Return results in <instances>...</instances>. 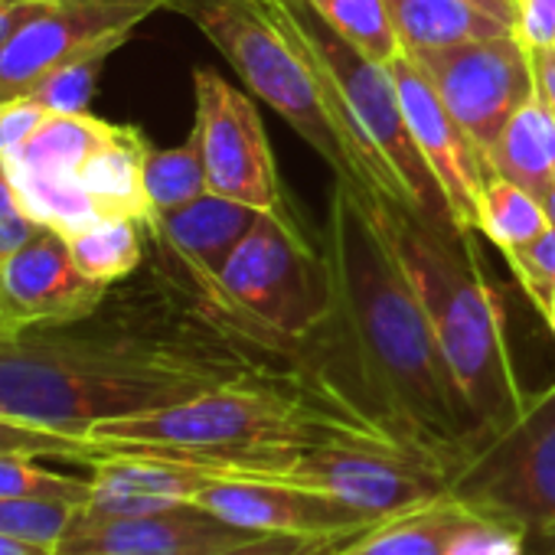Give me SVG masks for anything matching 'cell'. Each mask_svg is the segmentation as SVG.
<instances>
[{
    "label": "cell",
    "mask_w": 555,
    "mask_h": 555,
    "mask_svg": "<svg viewBox=\"0 0 555 555\" xmlns=\"http://www.w3.org/2000/svg\"><path fill=\"white\" fill-rule=\"evenodd\" d=\"M353 535H340V539H318V542H311L305 552H298V555H340L344 552V545L350 542Z\"/></svg>",
    "instance_id": "ab89813d"
},
{
    "label": "cell",
    "mask_w": 555,
    "mask_h": 555,
    "mask_svg": "<svg viewBox=\"0 0 555 555\" xmlns=\"http://www.w3.org/2000/svg\"><path fill=\"white\" fill-rule=\"evenodd\" d=\"M144 151L147 138L138 128L118 125L115 134L82 167L79 180L102 209V216H128L151 229L157 212L144 190Z\"/></svg>",
    "instance_id": "ac0fdd59"
},
{
    "label": "cell",
    "mask_w": 555,
    "mask_h": 555,
    "mask_svg": "<svg viewBox=\"0 0 555 555\" xmlns=\"http://www.w3.org/2000/svg\"><path fill=\"white\" fill-rule=\"evenodd\" d=\"M112 285H99L76 264L66 235L40 229L14 255L0 258V308L8 327L63 324L89 314Z\"/></svg>",
    "instance_id": "5bb4252c"
},
{
    "label": "cell",
    "mask_w": 555,
    "mask_h": 555,
    "mask_svg": "<svg viewBox=\"0 0 555 555\" xmlns=\"http://www.w3.org/2000/svg\"><path fill=\"white\" fill-rule=\"evenodd\" d=\"M513 34L526 50L555 47V0H519Z\"/></svg>",
    "instance_id": "836d02e7"
},
{
    "label": "cell",
    "mask_w": 555,
    "mask_h": 555,
    "mask_svg": "<svg viewBox=\"0 0 555 555\" xmlns=\"http://www.w3.org/2000/svg\"><path fill=\"white\" fill-rule=\"evenodd\" d=\"M542 318H545V324H548V331H552V337H555V301L542 311Z\"/></svg>",
    "instance_id": "b9f144b4"
},
{
    "label": "cell",
    "mask_w": 555,
    "mask_h": 555,
    "mask_svg": "<svg viewBox=\"0 0 555 555\" xmlns=\"http://www.w3.org/2000/svg\"><path fill=\"white\" fill-rule=\"evenodd\" d=\"M37 457H0V496L17 500H53L69 506H86L92 500V480H76L66 474H53Z\"/></svg>",
    "instance_id": "4316f807"
},
{
    "label": "cell",
    "mask_w": 555,
    "mask_h": 555,
    "mask_svg": "<svg viewBox=\"0 0 555 555\" xmlns=\"http://www.w3.org/2000/svg\"><path fill=\"white\" fill-rule=\"evenodd\" d=\"M43 8L47 4H37V0H0V53Z\"/></svg>",
    "instance_id": "d590c367"
},
{
    "label": "cell",
    "mask_w": 555,
    "mask_h": 555,
    "mask_svg": "<svg viewBox=\"0 0 555 555\" xmlns=\"http://www.w3.org/2000/svg\"><path fill=\"white\" fill-rule=\"evenodd\" d=\"M245 535L199 503L134 516H99L79 506L56 542V555H209Z\"/></svg>",
    "instance_id": "4fadbf2b"
},
{
    "label": "cell",
    "mask_w": 555,
    "mask_h": 555,
    "mask_svg": "<svg viewBox=\"0 0 555 555\" xmlns=\"http://www.w3.org/2000/svg\"><path fill=\"white\" fill-rule=\"evenodd\" d=\"M216 301L242 337L314 370L305 353L334 311L331 264L288 196L255 216L219 274Z\"/></svg>",
    "instance_id": "5b68a950"
},
{
    "label": "cell",
    "mask_w": 555,
    "mask_h": 555,
    "mask_svg": "<svg viewBox=\"0 0 555 555\" xmlns=\"http://www.w3.org/2000/svg\"><path fill=\"white\" fill-rule=\"evenodd\" d=\"M360 190L409 274L461 396L493 441L519 422L529 396L513 363L503 305L480 271L474 235L441 229L370 186Z\"/></svg>",
    "instance_id": "3957f363"
},
{
    "label": "cell",
    "mask_w": 555,
    "mask_h": 555,
    "mask_svg": "<svg viewBox=\"0 0 555 555\" xmlns=\"http://www.w3.org/2000/svg\"><path fill=\"white\" fill-rule=\"evenodd\" d=\"M516 282L529 295V301L539 308V314L555 301V225H548L535 242L503 251Z\"/></svg>",
    "instance_id": "4dcf8cb0"
},
{
    "label": "cell",
    "mask_w": 555,
    "mask_h": 555,
    "mask_svg": "<svg viewBox=\"0 0 555 555\" xmlns=\"http://www.w3.org/2000/svg\"><path fill=\"white\" fill-rule=\"evenodd\" d=\"M69 251L82 274L99 285H118L147 258V229L128 216H102L82 232L69 235Z\"/></svg>",
    "instance_id": "7402d4cb"
},
{
    "label": "cell",
    "mask_w": 555,
    "mask_h": 555,
    "mask_svg": "<svg viewBox=\"0 0 555 555\" xmlns=\"http://www.w3.org/2000/svg\"><path fill=\"white\" fill-rule=\"evenodd\" d=\"M0 555H56V545L34 542V539H17L0 532Z\"/></svg>",
    "instance_id": "74e56055"
},
{
    "label": "cell",
    "mask_w": 555,
    "mask_h": 555,
    "mask_svg": "<svg viewBox=\"0 0 555 555\" xmlns=\"http://www.w3.org/2000/svg\"><path fill=\"white\" fill-rule=\"evenodd\" d=\"M532 56V76H535V89L542 92V99L548 102L552 115H555V47L545 50H529Z\"/></svg>",
    "instance_id": "8d00e7d4"
},
{
    "label": "cell",
    "mask_w": 555,
    "mask_h": 555,
    "mask_svg": "<svg viewBox=\"0 0 555 555\" xmlns=\"http://www.w3.org/2000/svg\"><path fill=\"white\" fill-rule=\"evenodd\" d=\"M258 4L311 66L350 157V180L457 232L444 193L412 141L389 69L344 40L314 11L311 0H258Z\"/></svg>",
    "instance_id": "277c9868"
},
{
    "label": "cell",
    "mask_w": 555,
    "mask_h": 555,
    "mask_svg": "<svg viewBox=\"0 0 555 555\" xmlns=\"http://www.w3.org/2000/svg\"><path fill=\"white\" fill-rule=\"evenodd\" d=\"M47 118H50V112L43 105H37L34 99L0 102V157L14 154Z\"/></svg>",
    "instance_id": "d6a6232c"
},
{
    "label": "cell",
    "mask_w": 555,
    "mask_h": 555,
    "mask_svg": "<svg viewBox=\"0 0 555 555\" xmlns=\"http://www.w3.org/2000/svg\"><path fill=\"white\" fill-rule=\"evenodd\" d=\"M490 167L529 190L535 199H542L555 183V115L539 89H532L506 121L496 147L490 151Z\"/></svg>",
    "instance_id": "d6986e66"
},
{
    "label": "cell",
    "mask_w": 555,
    "mask_h": 555,
    "mask_svg": "<svg viewBox=\"0 0 555 555\" xmlns=\"http://www.w3.org/2000/svg\"><path fill=\"white\" fill-rule=\"evenodd\" d=\"M386 69L396 82L412 141L444 193L454 229L461 235H477V199H480L483 180L493 170L487 154L457 125V118L448 112V105L441 102L428 76L415 66L409 53H399L396 60H389Z\"/></svg>",
    "instance_id": "8fae6325"
},
{
    "label": "cell",
    "mask_w": 555,
    "mask_h": 555,
    "mask_svg": "<svg viewBox=\"0 0 555 555\" xmlns=\"http://www.w3.org/2000/svg\"><path fill=\"white\" fill-rule=\"evenodd\" d=\"M311 4L344 40H350L373 63L386 66L402 53L386 0H311Z\"/></svg>",
    "instance_id": "484cf974"
},
{
    "label": "cell",
    "mask_w": 555,
    "mask_h": 555,
    "mask_svg": "<svg viewBox=\"0 0 555 555\" xmlns=\"http://www.w3.org/2000/svg\"><path fill=\"white\" fill-rule=\"evenodd\" d=\"M389 21L396 27L402 53L441 50L467 40L506 37L513 27L487 17L467 0H386Z\"/></svg>",
    "instance_id": "ffe728a7"
},
{
    "label": "cell",
    "mask_w": 555,
    "mask_h": 555,
    "mask_svg": "<svg viewBox=\"0 0 555 555\" xmlns=\"http://www.w3.org/2000/svg\"><path fill=\"white\" fill-rule=\"evenodd\" d=\"M40 229L43 225L27 212V206L17 193L8 160L0 157V258H8L17 248H24L30 238L40 235Z\"/></svg>",
    "instance_id": "1f68e13d"
},
{
    "label": "cell",
    "mask_w": 555,
    "mask_h": 555,
    "mask_svg": "<svg viewBox=\"0 0 555 555\" xmlns=\"http://www.w3.org/2000/svg\"><path fill=\"white\" fill-rule=\"evenodd\" d=\"M318 539H298V535H278V532H248L245 539L222 545L209 555H298Z\"/></svg>",
    "instance_id": "e575fe53"
},
{
    "label": "cell",
    "mask_w": 555,
    "mask_h": 555,
    "mask_svg": "<svg viewBox=\"0 0 555 555\" xmlns=\"http://www.w3.org/2000/svg\"><path fill=\"white\" fill-rule=\"evenodd\" d=\"M324 251L334 311L314 347L321 383L402 448L454 474L490 441L357 180L334 177Z\"/></svg>",
    "instance_id": "7a4b0ae2"
},
{
    "label": "cell",
    "mask_w": 555,
    "mask_h": 555,
    "mask_svg": "<svg viewBox=\"0 0 555 555\" xmlns=\"http://www.w3.org/2000/svg\"><path fill=\"white\" fill-rule=\"evenodd\" d=\"M203 509L216 513L245 532H278L298 539H340L376 526L366 513L295 483L251 480V477H209L193 496Z\"/></svg>",
    "instance_id": "7c38bea8"
},
{
    "label": "cell",
    "mask_w": 555,
    "mask_h": 555,
    "mask_svg": "<svg viewBox=\"0 0 555 555\" xmlns=\"http://www.w3.org/2000/svg\"><path fill=\"white\" fill-rule=\"evenodd\" d=\"M545 229L548 216L542 203L519 183L490 170L477 199V232L487 235L500 251H513L535 242Z\"/></svg>",
    "instance_id": "603a6c76"
},
{
    "label": "cell",
    "mask_w": 555,
    "mask_h": 555,
    "mask_svg": "<svg viewBox=\"0 0 555 555\" xmlns=\"http://www.w3.org/2000/svg\"><path fill=\"white\" fill-rule=\"evenodd\" d=\"M151 242V238H147ZM154 264L82 318L0 327V415L86 438L206 389L255 379L222 347L245 340L154 242Z\"/></svg>",
    "instance_id": "6da1fadb"
},
{
    "label": "cell",
    "mask_w": 555,
    "mask_h": 555,
    "mask_svg": "<svg viewBox=\"0 0 555 555\" xmlns=\"http://www.w3.org/2000/svg\"><path fill=\"white\" fill-rule=\"evenodd\" d=\"M470 8L483 11L487 17L506 24V27H516V11H519V0H467Z\"/></svg>",
    "instance_id": "f35d334b"
},
{
    "label": "cell",
    "mask_w": 555,
    "mask_h": 555,
    "mask_svg": "<svg viewBox=\"0 0 555 555\" xmlns=\"http://www.w3.org/2000/svg\"><path fill=\"white\" fill-rule=\"evenodd\" d=\"M37 4H66V0H37Z\"/></svg>",
    "instance_id": "7bdbcfd3"
},
{
    "label": "cell",
    "mask_w": 555,
    "mask_h": 555,
    "mask_svg": "<svg viewBox=\"0 0 555 555\" xmlns=\"http://www.w3.org/2000/svg\"><path fill=\"white\" fill-rule=\"evenodd\" d=\"M17 193L27 206V212L60 232V235H76L95 219H102V209L89 196L79 177H43V173H27V170H11Z\"/></svg>",
    "instance_id": "cb8c5ba5"
},
{
    "label": "cell",
    "mask_w": 555,
    "mask_h": 555,
    "mask_svg": "<svg viewBox=\"0 0 555 555\" xmlns=\"http://www.w3.org/2000/svg\"><path fill=\"white\" fill-rule=\"evenodd\" d=\"M539 203H542V209H545V216H548V225H555V183L545 190V196H542Z\"/></svg>",
    "instance_id": "60d3db41"
},
{
    "label": "cell",
    "mask_w": 555,
    "mask_h": 555,
    "mask_svg": "<svg viewBox=\"0 0 555 555\" xmlns=\"http://www.w3.org/2000/svg\"><path fill=\"white\" fill-rule=\"evenodd\" d=\"M483 522L487 516L448 490L431 503L412 506L366 532H357L340 555H454L457 545Z\"/></svg>",
    "instance_id": "e0dca14e"
},
{
    "label": "cell",
    "mask_w": 555,
    "mask_h": 555,
    "mask_svg": "<svg viewBox=\"0 0 555 555\" xmlns=\"http://www.w3.org/2000/svg\"><path fill=\"white\" fill-rule=\"evenodd\" d=\"M193 138L203 154L209 193L238 199L251 209H271L285 190L251 99L212 69L193 73Z\"/></svg>",
    "instance_id": "30bf717a"
},
{
    "label": "cell",
    "mask_w": 555,
    "mask_h": 555,
    "mask_svg": "<svg viewBox=\"0 0 555 555\" xmlns=\"http://www.w3.org/2000/svg\"><path fill=\"white\" fill-rule=\"evenodd\" d=\"M261 209H251L238 199L219 196V193H203L199 199L160 212L154 225L147 229V238L170 255L190 278L193 285L219 308L216 288H219V274L238 242L248 235L255 216Z\"/></svg>",
    "instance_id": "9a60e30c"
},
{
    "label": "cell",
    "mask_w": 555,
    "mask_h": 555,
    "mask_svg": "<svg viewBox=\"0 0 555 555\" xmlns=\"http://www.w3.org/2000/svg\"><path fill=\"white\" fill-rule=\"evenodd\" d=\"M118 125L95 115H50L14 154H8L11 170L43 173V177H79L92 154L115 134Z\"/></svg>",
    "instance_id": "44dd1931"
},
{
    "label": "cell",
    "mask_w": 555,
    "mask_h": 555,
    "mask_svg": "<svg viewBox=\"0 0 555 555\" xmlns=\"http://www.w3.org/2000/svg\"><path fill=\"white\" fill-rule=\"evenodd\" d=\"M108 56H112V50H95V53L56 69L27 99L43 105L50 115H89V102L95 95V86H99V76H102Z\"/></svg>",
    "instance_id": "83f0119b"
},
{
    "label": "cell",
    "mask_w": 555,
    "mask_h": 555,
    "mask_svg": "<svg viewBox=\"0 0 555 555\" xmlns=\"http://www.w3.org/2000/svg\"><path fill=\"white\" fill-rule=\"evenodd\" d=\"M451 493L519 532L555 529V386L529 396L519 422L454 474Z\"/></svg>",
    "instance_id": "52a82bcc"
},
{
    "label": "cell",
    "mask_w": 555,
    "mask_h": 555,
    "mask_svg": "<svg viewBox=\"0 0 555 555\" xmlns=\"http://www.w3.org/2000/svg\"><path fill=\"white\" fill-rule=\"evenodd\" d=\"M177 0H66L47 4L0 53V102L27 99L56 69L95 53L121 50L131 34Z\"/></svg>",
    "instance_id": "ba28073f"
},
{
    "label": "cell",
    "mask_w": 555,
    "mask_h": 555,
    "mask_svg": "<svg viewBox=\"0 0 555 555\" xmlns=\"http://www.w3.org/2000/svg\"><path fill=\"white\" fill-rule=\"evenodd\" d=\"M0 327H4V308H0Z\"/></svg>",
    "instance_id": "ee69618b"
},
{
    "label": "cell",
    "mask_w": 555,
    "mask_h": 555,
    "mask_svg": "<svg viewBox=\"0 0 555 555\" xmlns=\"http://www.w3.org/2000/svg\"><path fill=\"white\" fill-rule=\"evenodd\" d=\"M11 454H17V457H66V461L89 464L95 457V448L86 438L0 415V457H11Z\"/></svg>",
    "instance_id": "f1b7e54d"
},
{
    "label": "cell",
    "mask_w": 555,
    "mask_h": 555,
    "mask_svg": "<svg viewBox=\"0 0 555 555\" xmlns=\"http://www.w3.org/2000/svg\"><path fill=\"white\" fill-rule=\"evenodd\" d=\"M79 506L53 503V500H17L0 496V532L56 545Z\"/></svg>",
    "instance_id": "f546056e"
},
{
    "label": "cell",
    "mask_w": 555,
    "mask_h": 555,
    "mask_svg": "<svg viewBox=\"0 0 555 555\" xmlns=\"http://www.w3.org/2000/svg\"><path fill=\"white\" fill-rule=\"evenodd\" d=\"M409 56L490 160L506 121L535 89L529 50L516 40V34H506Z\"/></svg>",
    "instance_id": "9c48e42d"
},
{
    "label": "cell",
    "mask_w": 555,
    "mask_h": 555,
    "mask_svg": "<svg viewBox=\"0 0 555 555\" xmlns=\"http://www.w3.org/2000/svg\"><path fill=\"white\" fill-rule=\"evenodd\" d=\"M144 190L154 206V212L180 209L203 193H209L206 167L196 138L190 134L177 147H151L144 151Z\"/></svg>",
    "instance_id": "d4e9b609"
},
{
    "label": "cell",
    "mask_w": 555,
    "mask_h": 555,
    "mask_svg": "<svg viewBox=\"0 0 555 555\" xmlns=\"http://www.w3.org/2000/svg\"><path fill=\"white\" fill-rule=\"evenodd\" d=\"M173 11L186 14L203 30L248 92L285 118L331 164L334 177H350V157L311 66L258 0H177Z\"/></svg>",
    "instance_id": "8992f818"
},
{
    "label": "cell",
    "mask_w": 555,
    "mask_h": 555,
    "mask_svg": "<svg viewBox=\"0 0 555 555\" xmlns=\"http://www.w3.org/2000/svg\"><path fill=\"white\" fill-rule=\"evenodd\" d=\"M552 386H555V383H552Z\"/></svg>",
    "instance_id": "f6af8a7d"
},
{
    "label": "cell",
    "mask_w": 555,
    "mask_h": 555,
    "mask_svg": "<svg viewBox=\"0 0 555 555\" xmlns=\"http://www.w3.org/2000/svg\"><path fill=\"white\" fill-rule=\"evenodd\" d=\"M89 467L92 500L82 509L99 516H134L193 503L199 487L209 480L199 467L147 454H95Z\"/></svg>",
    "instance_id": "2e32d148"
}]
</instances>
